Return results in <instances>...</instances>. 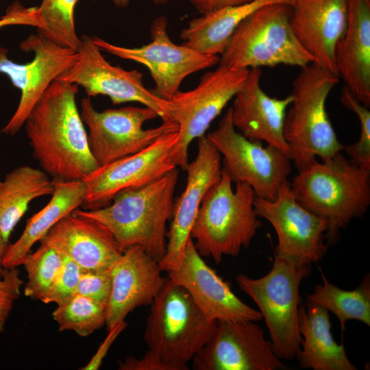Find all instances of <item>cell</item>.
I'll use <instances>...</instances> for the list:
<instances>
[{"label": "cell", "instance_id": "cell-1", "mask_svg": "<svg viewBox=\"0 0 370 370\" xmlns=\"http://www.w3.org/2000/svg\"><path fill=\"white\" fill-rule=\"evenodd\" d=\"M78 86L54 80L24 127L34 158L53 181L84 180L99 166L76 103Z\"/></svg>", "mask_w": 370, "mask_h": 370}, {"label": "cell", "instance_id": "cell-2", "mask_svg": "<svg viewBox=\"0 0 370 370\" xmlns=\"http://www.w3.org/2000/svg\"><path fill=\"white\" fill-rule=\"evenodd\" d=\"M298 171L290 183L292 193L301 206L325 221L326 243L333 244L340 230L368 209L370 169L352 163L339 152Z\"/></svg>", "mask_w": 370, "mask_h": 370}, {"label": "cell", "instance_id": "cell-3", "mask_svg": "<svg viewBox=\"0 0 370 370\" xmlns=\"http://www.w3.org/2000/svg\"><path fill=\"white\" fill-rule=\"evenodd\" d=\"M178 177L175 168L147 185L119 193L105 207L75 211L103 225L123 251L139 245L159 262L166 252Z\"/></svg>", "mask_w": 370, "mask_h": 370}, {"label": "cell", "instance_id": "cell-4", "mask_svg": "<svg viewBox=\"0 0 370 370\" xmlns=\"http://www.w3.org/2000/svg\"><path fill=\"white\" fill-rule=\"evenodd\" d=\"M339 77L315 62L302 68L293 82V101L284 121V137L297 170L319 157L344 150L328 115L325 103Z\"/></svg>", "mask_w": 370, "mask_h": 370}, {"label": "cell", "instance_id": "cell-5", "mask_svg": "<svg viewBox=\"0 0 370 370\" xmlns=\"http://www.w3.org/2000/svg\"><path fill=\"white\" fill-rule=\"evenodd\" d=\"M222 168L220 180L204 195L190 236L202 257H212L216 264L223 257H236L247 249L262 226L256 214L252 188L236 184Z\"/></svg>", "mask_w": 370, "mask_h": 370}, {"label": "cell", "instance_id": "cell-6", "mask_svg": "<svg viewBox=\"0 0 370 370\" xmlns=\"http://www.w3.org/2000/svg\"><path fill=\"white\" fill-rule=\"evenodd\" d=\"M151 305L144 332L148 349L188 368L214 334L217 321L208 318L186 288L168 275Z\"/></svg>", "mask_w": 370, "mask_h": 370}, {"label": "cell", "instance_id": "cell-7", "mask_svg": "<svg viewBox=\"0 0 370 370\" xmlns=\"http://www.w3.org/2000/svg\"><path fill=\"white\" fill-rule=\"evenodd\" d=\"M291 8L269 4L246 17L232 35L219 64L250 69L281 64L302 68L314 62L293 30Z\"/></svg>", "mask_w": 370, "mask_h": 370}, {"label": "cell", "instance_id": "cell-8", "mask_svg": "<svg viewBox=\"0 0 370 370\" xmlns=\"http://www.w3.org/2000/svg\"><path fill=\"white\" fill-rule=\"evenodd\" d=\"M308 273L309 267L274 256L272 267L265 275L254 279L239 274L236 278L240 289L258 307L280 359L293 360L300 350L299 287Z\"/></svg>", "mask_w": 370, "mask_h": 370}, {"label": "cell", "instance_id": "cell-9", "mask_svg": "<svg viewBox=\"0 0 370 370\" xmlns=\"http://www.w3.org/2000/svg\"><path fill=\"white\" fill-rule=\"evenodd\" d=\"M221 155L232 183H245L256 197L274 199L291 173V159L278 147L254 141L238 132L230 108L218 127L206 134Z\"/></svg>", "mask_w": 370, "mask_h": 370}, {"label": "cell", "instance_id": "cell-10", "mask_svg": "<svg viewBox=\"0 0 370 370\" xmlns=\"http://www.w3.org/2000/svg\"><path fill=\"white\" fill-rule=\"evenodd\" d=\"M79 112L88 130L90 152L99 166L143 149L166 133L178 131L173 121H163L158 127L144 129L145 122L158 116L147 106H129L99 112L87 97L81 100Z\"/></svg>", "mask_w": 370, "mask_h": 370}, {"label": "cell", "instance_id": "cell-11", "mask_svg": "<svg viewBox=\"0 0 370 370\" xmlns=\"http://www.w3.org/2000/svg\"><path fill=\"white\" fill-rule=\"evenodd\" d=\"M249 71L248 69L219 64L216 69L204 73L195 88L179 90L169 100L172 121L178 125V140L171 151L177 167L186 169L189 145L205 134L211 123L243 87Z\"/></svg>", "mask_w": 370, "mask_h": 370}, {"label": "cell", "instance_id": "cell-12", "mask_svg": "<svg viewBox=\"0 0 370 370\" xmlns=\"http://www.w3.org/2000/svg\"><path fill=\"white\" fill-rule=\"evenodd\" d=\"M92 36L80 37L74 64L56 79L82 87L88 97H108L114 105L138 102L154 110L162 121H172V105L143 83V73L113 66L101 53Z\"/></svg>", "mask_w": 370, "mask_h": 370}, {"label": "cell", "instance_id": "cell-13", "mask_svg": "<svg viewBox=\"0 0 370 370\" xmlns=\"http://www.w3.org/2000/svg\"><path fill=\"white\" fill-rule=\"evenodd\" d=\"M167 27L168 20L165 16L156 18L150 27V42L139 47L115 45L98 36L92 38L101 50L146 66L155 82L156 94L170 100L180 90L186 77L219 64L220 57L204 54L182 44L174 43Z\"/></svg>", "mask_w": 370, "mask_h": 370}, {"label": "cell", "instance_id": "cell-14", "mask_svg": "<svg viewBox=\"0 0 370 370\" xmlns=\"http://www.w3.org/2000/svg\"><path fill=\"white\" fill-rule=\"evenodd\" d=\"M34 53L33 60L18 64L7 56L8 50L0 47V73L7 75L21 90L18 105L1 132L14 136L23 127L29 112L51 84L68 71L77 59V51L61 46L37 32L30 34L19 45Z\"/></svg>", "mask_w": 370, "mask_h": 370}, {"label": "cell", "instance_id": "cell-15", "mask_svg": "<svg viewBox=\"0 0 370 370\" xmlns=\"http://www.w3.org/2000/svg\"><path fill=\"white\" fill-rule=\"evenodd\" d=\"M254 206L257 216L269 221L276 232L274 256L304 267L323 258L329 247L325 243L327 224L299 204L288 181L273 200L255 197Z\"/></svg>", "mask_w": 370, "mask_h": 370}, {"label": "cell", "instance_id": "cell-16", "mask_svg": "<svg viewBox=\"0 0 370 370\" xmlns=\"http://www.w3.org/2000/svg\"><path fill=\"white\" fill-rule=\"evenodd\" d=\"M178 131L166 133L143 149L99 166L84 182V210L109 205L119 193L138 188L177 168L171 156Z\"/></svg>", "mask_w": 370, "mask_h": 370}, {"label": "cell", "instance_id": "cell-17", "mask_svg": "<svg viewBox=\"0 0 370 370\" xmlns=\"http://www.w3.org/2000/svg\"><path fill=\"white\" fill-rule=\"evenodd\" d=\"M256 321H217L215 331L195 356V370H278L284 365Z\"/></svg>", "mask_w": 370, "mask_h": 370}, {"label": "cell", "instance_id": "cell-18", "mask_svg": "<svg viewBox=\"0 0 370 370\" xmlns=\"http://www.w3.org/2000/svg\"><path fill=\"white\" fill-rule=\"evenodd\" d=\"M221 155L206 134L198 138L195 159L186 169V188L174 202L166 252L158 262L162 271H169L179 264L190 238L201 201L208 190L221 178Z\"/></svg>", "mask_w": 370, "mask_h": 370}, {"label": "cell", "instance_id": "cell-19", "mask_svg": "<svg viewBox=\"0 0 370 370\" xmlns=\"http://www.w3.org/2000/svg\"><path fill=\"white\" fill-rule=\"evenodd\" d=\"M167 273L173 281L186 288L210 319L258 321L262 319L259 310L241 300L230 284L205 262L190 236L179 264Z\"/></svg>", "mask_w": 370, "mask_h": 370}, {"label": "cell", "instance_id": "cell-20", "mask_svg": "<svg viewBox=\"0 0 370 370\" xmlns=\"http://www.w3.org/2000/svg\"><path fill=\"white\" fill-rule=\"evenodd\" d=\"M110 271L112 288L106 321L108 329L125 321L134 309L151 305L165 280L158 261L139 245L125 249Z\"/></svg>", "mask_w": 370, "mask_h": 370}, {"label": "cell", "instance_id": "cell-21", "mask_svg": "<svg viewBox=\"0 0 370 370\" xmlns=\"http://www.w3.org/2000/svg\"><path fill=\"white\" fill-rule=\"evenodd\" d=\"M261 75L260 68L250 69L245 84L234 96L231 107L233 125L247 138L275 146L291 159L284 127L293 96L278 99L268 95L260 86Z\"/></svg>", "mask_w": 370, "mask_h": 370}, {"label": "cell", "instance_id": "cell-22", "mask_svg": "<svg viewBox=\"0 0 370 370\" xmlns=\"http://www.w3.org/2000/svg\"><path fill=\"white\" fill-rule=\"evenodd\" d=\"M40 243L53 246L83 270L110 269L123 252L103 225L75 210L58 221Z\"/></svg>", "mask_w": 370, "mask_h": 370}, {"label": "cell", "instance_id": "cell-23", "mask_svg": "<svg viewBox=\"0 0 370 370\" xmlns=\"http://www.w3.org/2000/svg\"><path fill=\"white\" fill-rule=\"evenodd\" d=\"M291 8V24L299 42L315 63L338 75L335 48L347 27L348 0H295Z\"/></svg>", "mask_w": 370, "mask_h": 370}, {"label": "cell", "instance_id": "cell-24", "mask_svg": "<svg viewBox=\"0 0 370 370\" xmlns=\"http://www.w3.org/2000/svg\"><path fill=\"white\" fill-rule=\"evenodd\" d=\"M335 65L354 97L370 107V0H348L346 29L336 43Z\"/></svg>", "mask_w": 370, "mask_h": 370}, {"label": "cell", "instance_id": "cell-25", "mask_svg": "<svg viewBox=\"0 0 370 370\" xmlns=\"http://www.w3.org/2000/svg\"><path fill=\"white\" fill-rule=\"evenodd\" d=\"M301 336L297 356L301 368L313 370H356L347 357L343 343L338 344L331 332L329 312L306 302L298 310Z\"/></svg>", "mask_w": 370, "mask_h": 370}, {"label": "cell", "instance_id": "cell-26", "mask_svg": "<svg viewBox=\"0 0 370 370\" xmlns=\"http://www.w3.org/2000/svg\"><path fill=\"white\" fill-rule=\"evenodd\" d=\"M53 181V192L47 204L31 217L20 237L9 244L3 258V267L22 265L33 245L62 218L83 205L86 195L84 180Z\"/></svg>", "mask_w": 370, "mask_h": 370}, {"label": "cell", "instance_id": "cell-27", "mask_svg": "<svg viewBox=\"0 0 370 370\" xmlns=\"http://www.w3.org/2000/svg\"><path fill=\"white\" fill-rule=\"evenodd\" d=\"M295 0H253L223 8L202 14L191 20L183 28L180 38L182 45L201 53L221 56L238 25L258 9L269 4L280 3L293 6Z\"/></svg>", "mask_w": 370, "mask_h": 370}, {"label": "cell", "instance_id": "cell-28", "mask_svg": "<svg viewBox=\"0 0 370 370\" xmlns=\"http://www.w3.org/2000/svg\"><path fill=\"white\" fill-rule=\"evenodd\" d=\"M53 183L41 169L23 165L7 173L0 183V232L9 241L12 232L28 209L40 197L51 195Z\"/></svg>", "mask_w": 370, "mask_h": 370}, {"label": "cell", "instance_id": "cell-29", "mask_svg": "<svg viewBox=\"0 0 370 370\" xmlns=\"http://www.w3.org/2000/svg\"><path fill=\"white\" fill-rule=\"evenodd\" d=\"M322 284H317L306 302L331 312L339 321L342 332L349 320L370 326V275L367 274L354 290H344L332 284L321 270Z\"/></svg>", "mask_w": 370, "mask_h": 370}, {"label": "cell", "instance_id": "cell-30", "mask_svg": "<svg viewBox=\"0 0 370 370\" xmlns=\"http://www.w3.org/2000/svg\"><path fill=\"white\" fill-rule=\"evenodd\" d=\"M52 317L60 332L73 331L79 336L86 337L106 325V308L86 297L75 294L57 305Z\"/></svg>", "mask_w": 370, "mask_h": 370}, {"label": "cell", "instance_id": "cell-31", "mask_svg": "<svg viewBox=\"0 0 370 370\" xmlns=\"http://www.w3.org/2000/svg\"><path fill=\"white\" fill-rule=\"evenodd\" d=\"M62 260L63 256L58 250L44 243H40L34 252L27 254L22 262L27 275L25 295L42 301L49 293Z\"/></svg>", "mask_w": 370, "mask_h": 370}, {"label": "cell", "instance_id": "cell-32", "mask_svg": "<svg viewBox=\"0 0 370 370\" xmlns=\"http://www.w3.org/2000/svg\"><path fill=\"white\" fill-rule=\"evenodd\" d=\"M79 0H42L38 9L44 29L37 31L54 42L77 51L80 44L75 25V8Z\"/></svg>", "mask_w": 370, "mask_h": 370}, {"label": "cell", "instance_id": "cell-33", "mask_svg": "<svg viewBox=\"0 0 370 370\" xmlns=\"http://www.w3.org/2000/svg\"><path fill=\"white\" fill-rule=\"evenodd\" d=\"M340 101L345 108L356 114L360 125L358 140L345 147L344 150L350 156V161L352 163L363 168L370 169V111L369 108L359 102L345 85L341 90Z\"/></svg>", "mask_w": 370, "mask_h": 370}, {"label": "cell", "instance_id": "cell-34", "mask_svg": "<svg viewBox=\"0 0 370 370\" xmlns=\"http://www.w3.org/2000/svg\"><path fill=\"white\" fill-rule=\"evenodd\" d=\"M62 256L60 269L49 293L42 300L44 304L59 305L77 294L82 269L67 256Z\"/></svg>", "mask_w": 370, "mask_h": 370}, {"label": "cell", "instance_id": "cell-35", "mask_svg": "<svg viewBox=\"0 0 370 370\" xmlns=\"http://www.w3.org/2000/svg\"><path fill=\"white\" fill-rule=\"evenodd\" d=\"M111 288L110 269H82L77 285V294L86 297L106 308L110 299Z\"/></svg>", "mask_w": 370, "mask_h": 370}, {"label": "cell", "instance_id": "cell-36", "mask_svg": "<svg viewBox=\"0 0 370 370\" xmlns=\"http://www.w3.org/2000/svg\"><path fill=\"white\" fill-rule=\"evenodd\" d=\"M23 285L18 267L4 269L0 278V334L4 331L14 304L21 295Z\"/></svg>", "mask_w": 370, "mask_h": 370}, {"label": "cell", "instance_id": "cell-37", "mask_svg": "<svg viewBox=\"0 0 370 370\" xmlns=\"http://www.w3.org/2000/svg\"><path fill=\"white\" fill-rule=\"evenodd\" d=\"M120 370H188V368L169 362L156 352L148 349L141 358L130 356L119 361Z\"/></svg>", "mask_w": 370, "mask_h": 370}, {"label": "cell", "instance_id": "cell-38", "mask_svg": "<svg viewBox=\"0 0 370 370\" xmlns=\"http://www.w3.org/2000/svg\"><path fill=\"white\" fill-rule=\"evenodd\" d=\"M127 323L125 321H122L108 328V335L99 345L95 354L92 356L88 362L80 369L97 370L101 367L111 345L120 334L125 329Z\"/></svg>", "mask_w": 370, "mask_h": 370}, {"label": "cell", "instance_id": "cell-39", "mask_svg": "<svg viewBox=\"0 0 370 370\" xmlns=\"http://www.w3.org/2000/svg\"><path fill=\"white\" fill-rule=\"evenodd\" d=\"M32 23L33 18L27 8L15 2L7 9L5 14L0 18V29L13 25L31 26Z\"/></svg>", "mask_w": 370, "mask_h": 370}, {"label": "cell", "instance_id": "cell-40", "mask_svg": "<svg viewBox=\"0 0 370 370\" xmlns=\"http://www.w3.org/2000/svg\"><path fill=\"white\" fill-rule=\"evenodd\" d=\"M195 8L201 14L227 7L235 6L250 2L253 0H190Z\"/></svg>", "mask_w": 370, "mask_h": 370}, {"label": "cell", "instance_id": "cell-41", "mask_svg": "<svg viewBox=\"0 0 370 370\" xmlns=\"http://www.w3.org/2000/svg\"><path fill=\"white\" fill-rule=\"evenodd\" d=\"M10 244V242L6 241L3 234L0 232V278L2 276L4 268L3 267V258L5 251Z\"/></svg>", "mask_w": 370, "mask_h": 370}, {"label": "cell", "instance_id": "cell-42", "mask_svg": "<svg viewBox=\"0 0 370 370\" xmlns=\"http://www.w3.org/2000/svg\"><path fill=\"white\" fill-rule=\"evenodd\" d=\"M109 1H110L115 6L120 8H125L127 7L130 2V0H109Z\"/></svg>", "mask_w": 370, "mask_h": 370}, {"label": "cell", "instance_id": "cell-43", "mask_svg": "<svg viewBox=\"0 0 370 370\" xmlns=\"http://www.w3.org/2000/svg\"><path fill=\"white\" fill-rule=\"evenodd\" d=\"M156 4H164L169 1H175V0H151Z\"/></svg>", "mask_w": 370, "mask_h": 370}, {"label": "cell", "instance_id": "cell-44", "mask_svg": "<svg viewBox=\"0 0 370 370\" xmlns=\"http://www.w3.org/2000/svg\"><path fill=\"white\" fill-rule=\"evenodd\" d=\"M0 183H1V180H0Z\"/></svg>", "mask_w": 370, "mask_h": 370}]
</instances>
